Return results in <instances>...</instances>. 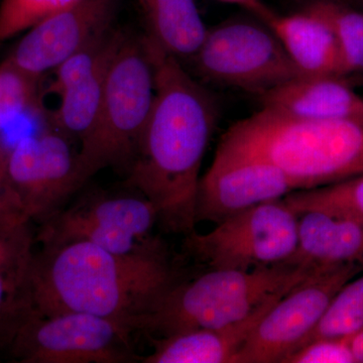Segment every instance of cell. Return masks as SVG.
<instances>
[{"label": "cell", "instance_id": "obj_1", "mask_svg": "<svg viewBox=\"0 0 363 363\" xmlns=\"http://www.w3.org/2000/svg\"><path fill=\"white\" fill-rule=\"evenodd\" d=\"M155 69L154 102L128 183L156 208L167 233H194L200 169L218 123L216 98L180 60L145 35Z\"/></svg>", "mask_w": 363, "mask_h": 363}, {"label": "cell", "instance_id": "obj_2", "mask_svg": "<svg viewBox=\"0 0 363 363\" xmlns=\"http://www.w3.org/2000/svg\"><path fill=\"white\" fill-rule=\"evenodd\" d=\"M182 279L167 245L117 255L87 241L44 243L30 271L33 313H89L130 328Z\"/></svg>", "mask_w": 363, "mask_h": 363}, {"label": "cell", "instance_id": "obj_3", "mask_svg": "<svg viewBox=\"0 0 363 363\" xmlns=\"http://www.w3.org/2000/svg\"><path fill=\"white\" fill-rule=\"evenodd\" d=\"M214 159H259L279 167L297 191L363 175V117L305 119L262 107L222 136Z\"/></svg>", "mask_w": 363, "mask_h": 363}, {"label": "cell", "instance_id": "obj_4", "mask_svg": "<svg viewBox=\"0 0 363 363\" xmlns=\"http://www.w3.org/2000/svg\"><path fill=\"white\" fill-rule=\"evenodd\" d=\"M317 269L290 262L252 271L209 269L197 278L179 281L130 328L167 337L235 323L274 294L293 288Z\"/></svg>", "mask_w": 363, "mask_h": 363}, {"label": "cell", "instance_id": "obj_5", "mask_svg": "<svg viewBox=\"0 0 363 363\" xmlns=\"http://www.w3.org/2000/svg\"><path fill=\"white\" fill-rule=\"evenodd\" d=\"M155 69L145 37L124 33L112 59L92 128L81 140L78 172L86 183L107 168L128 172L154 102Z\"/></svg>", "mask_w": 363, "mask_h": 363}, {"label": "cell", "instance_id": "obj_6", "mask_svg": "<svg viewBox=\"0 0 363 363\" xmlns=\"http://www.w3.org/2000/svg\"><path fill=\"white\" fill-rule=\"evenodd\" d=\"M188 62L201 80L259 97L303 76L274 30L257 18H233L208 28Z\"/></svg>", "mask_w": 363, "mask_h": 363}, {"label": "cell", "instance_id": "obj_7", "mask_svg": "<svg viewBox=\"0 0 363 363\" xmlns=\"http://www.w3.org/2000/svg\"><path fill=\"white\" fill-rule=\"evenodd\" d=\"M298 215L285 200L262 203L227 217L208 233L185 236L191 257L213 269L252 271L292 259Z\"/></svg>", "mask_w": 363, "mask_h": 363}, {"label": "cell", "instance_id": "obj_8", "mask_svg": "<svg viewBox=\"0 0 363 363\" xmlns=\"http://www.w3.org/2000/svg\"><path fill=\"white\" fill-rule=\"evenodd\" d=\"M133 333L126 325L89 313H33L9 347L25 363L138 362L142 357L133 350Z\"/></svg>", "mask_w": 363, "mask_h": 363}, {"label": "cell", "instance_id": "obj_9", "mask_svg": "<svg viewBox=\"0 0 363 363\" xmlns=\"http://www.w3.org/2000/svg\"><path fill=\"white\" fill-rule=\"evenodd\" d=\"M78 152L59 131L21 138L4 160V194L23 220L45 221L84 185L78 172Z\"/></svg>", "mask_w": 363, "mask_h": 363}, {"label": "cell", "instance_id": "obj_10", "mask_svg": "<svg viewBox=\"0 0 363 363\" xmlns=\"http://www.w3.org/2000/svg\"><path fill=\"white\" fill-rule=\"evenodd\" d=\"M157 222L156 208L142 194L95 196L43 221L37 240L87 241L117 255H135L166 247L152 235Z\"/></svg>", "mask_w": 363, "mask_h": 363}, {"label": "cell", "instance_id": "obj_11", "mask_svg": "<svg viewBox=\"0 0 363 363\" xmlns=\"http://www.w3.org/2000/svg\"><path fill=\"white\" fill-rule=\"evenodd\" d=\"M362 272L363 264H344L302 279L260 320L233 363H281L317 326L339 290Z\"/></svg>", "mask_w": 363, "mask_h": 363}, {"label": "cell", "instance_id": "obj_12", "mask_svg": "<svg viewBox=\"0 0 363 363\" xmlns=\"http://www.w3.org/2000/svg\"><path fill=\"white\" fill-rule=\"evenodd\" d=\"M116 6L117 0H78L26 30L7 59L42 78L111 28Z\"/></svg>", "mask_w": 363, "mask_h": 363}, {"label": "cell", "instance_id": "obj_13", "mask_svg": "<svg viewBox=\"0 0 363 363\" xmlns=\"http://www.w3.org/2000/svg\"><path fill=\"white\" fill-rule=\"evenodd\" d=\"M297 191L276 164L259 159H214L200 178L196 222L216 224L262 203L283 199Z\"/></svg>", "mask_w": 363, "mask_h": 363}, {"label": "cell", "instance_id": "obj_14", "mask_svg": "<svg viewBox=\"0 0 363 363\" xmlns=\"http://www.w3.org/2000/svg\"><path fill=\"white\" fill-rule=\"evenodd\" d=\"M291 289L279 291L245 319L219 328L198 329L167 337L149 336L154 352L143 363H233L260 320Z\"/></svg>", "mask_w": 363, "mask_h": 363}, {"label": "cell", "instance_id": "obj_15", "mask_svg": "<svg viewBox=\"0 0 363 363\" xmlns=\"http://www.w3.org/2000/svg\"><path fill=\"white\" fill-rule=\"evenodd\" d=\"M33 241L30 222L0 223V346H9L33 313Z\"/></svg>", "mask_w": 363, "mask_h": 363}, {"label": "cell", "instance_id": "obj_16", "mask_svg": "<svg viewBox=\"0 0 363 363\" xmlns=\"http://www.w3.org/2000/svg\"><path fill=\"white\" fill-rule=\"evenodd\" d=\"M298 215L297 250L288 262L313 269L363 264V220L321 209Z\"/></svg>", "mask_w": 363, "mask_h": 363}, {"label": "cell", "instance_id": "obj_17", "mask_svg": "<svg viewBox=\"0 0 363 363\" xmlns=\"http://www.w3.org/2000/svg\"><path fill=\"white\" fill-rule=\"evenodd\" d=\"M259 98L262 107L297 118L363 117V97L341 77L301 76Z\"/></svg>", "mask_w": 363, "mask_h": 363}, {"label": "cell", "instance_id": "obj_18", "mask_svg": "<svg viewBox=\"0 0 363 363\" xmlns=\"http://www.w3.org/2000/svg\"><path fill=\"white\" fill-rule=\"evenodd\" d=\"M264 23L303 76L345 78L337 40L321 18L306 11L289 16L274 11Z\"/></svg>", "mask_w": 363, "mask_h": 363}, {"label": "cell", "instance_id": "obj_19", "mask_svg": "<svg viewBox=\"0 0 363 363\" xmlns=\"http://www.w3.org/2000/svg\"><path fill=\"white\" fill-rule=\"evenodd\" d=\"M138 4L150 38L181 62L194 56L208 30L195 0H138Z\"/></svg>", "mask_w": 363, "mask_h": 363}, {"label": "cell", "instance_id": "obj_20", "mask_svg": "<svg viewBox=\"0 0 363 363\" xmlns=\"http://www.w3.org/2000/svg\"><path fill=\"white\" fill-rule=\"evenodd\" d=\"M116 51L60 95L52 123L55 130L69 140L78 138L81 142L92 128L104 97L109 66Z\"/></svg>", "mask_w": 363, "mask_h": 363}, {"label": "cell", "instance_id": "obj_21", "mask_svg": "<svg viewBox=\"0 0 363 363\" xmlns=\"http://www.w3.org/2000/svg\"><path fill=\"white\" fill-rule=\"evenodd\" d=\"M304 11L324 21L337 40L344 74L363 73V13L332 0H317Z\"/></svg>", "mask_w": 363, "mask_h": 363}, {"label": "cell", "instance_id": "obj_22", "mask_svg": "<svg viewBox=\"0 0 363 363\" xmlns=\"http://www.w3.org/2000/svg\"><path fill=\"white\" fill-rule=\"evenodd\" d=\"M362 329L363 272L348 281L339 290L319 323L298 346L297 350L317 339H351Z\"/></svg>", "mask_w": 363, "mask_h": 363}, {"label": "cell", "instance_id": "obj_23", "mask_svg": "<svg viewBox=\"0 0 363 363\" xmlns=\"http://www.w3.org/2000/svg\"><path fill=\"white\" fill-rule=\"evenodd\" d=\"M284 200L298 214L321 209L363 220V175L322 187L294 191Z\"/></svg>", "mask_w": 363, "mask_h": 363}, {"label": "cell", "instance_id": "obj_24", "mask_svg": "<svg viewBox=\"0 0 363 363\" xmlns=\"http://www.w3.org/2000/svg\"><path fill=\"white\" fill-rule=\"evenodd\" d=\"M40 79L7 58L0 63V133L38 106Z\"/></svg>", "mask_w": 363, "mask_h": 363}, {"label": "cell", "instance_id": "obj_25", "mask_svg": "<svg viewBox=\"0 0 363 363\" xmlns=\"http://www.w3.org/2000/svg\"><path fill=\"white\" fill-rule=\"evenodd\" d=\"M78 0H2L0 4V45L26 32L40 21L59 13Z\"/></svg>", "mask_w": 363, "mask_h": 363}, {"label": "cell", "instance_id": "obj_26", "mask_svg": "<svg viewBox=\"0 0 363 363\" xmlns=\"http://www.w3.org/2000/svg\"><path fill=\"white\" fill-rule=\"evenodd\" d=\"M281 363H357L350 339H317L284 358Z\"/></svg>", "mask_w": 363, "mask_h": 363}, {"label": "cell", "instance_id": "obj_27", "mask_svg": "<svg viewBox=\"0 0 363 363\" xmlns=\"http://www.w3.org/2000/svg\"><path fill=\"white\" fill-rule=\"evenodd\" d=\"M6 150L0 149V223L4 222L23 220L18 216L9 207L4 194V160Z\"/></svg>", "mask_w": 363, "mask_h": 363}, {"label": "cell", "instance_id": "obj_28", "mask_svg": "<svg viewBox=\"0 0 363 363\" xmlns=\"http://www.w3.org/2000/svg\"><path fill=\"white\" fill-rule=\"evenodd\" d=\"M218 1L236 4V6L243 7V9L250 11L253 16L259 18L262 21H266L274 13V11L266 6L262 0H218Z\"/></svg>", "mask_w": 363, "mask_h": 363}, {"label": "cell", "instance_id": "obj_29", "mask_svg": "<svg viewBox=\"0 0 363 363\" xmlns=\"http://www.w3.org/2000/svg\"><path fill=\"white\" fill-rule=\"evenodd\" d=\"M351 348L357 363H363V329L350 339Z\"/></svg>", "mask_w": 363, "mask_h": 363}]
</instances>
